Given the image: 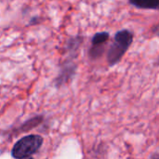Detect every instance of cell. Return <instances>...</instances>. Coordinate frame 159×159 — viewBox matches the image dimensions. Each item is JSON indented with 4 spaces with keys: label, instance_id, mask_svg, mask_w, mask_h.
I'll list each match as a JSON object with an SVG mask.
<instances>
[{
    "label": "cell",
    "instance_id": "obj_1",
    "mask_svg": "<svg viewBox=\"0 0 159 159\" xmlns=\"http://www.w3.org/2000/svg\"><path fill=\"white\" fill-rule=\"evenodd\" d=\"M133 34L129 30L124 29L116 32L114 42L107 50V62L110 67L116 65L123 58L133 42Z\"/></svg>",
    "mask_w": 159,
    "mask_h": 159
},
{
    "label": "cell",
    "instance_id": "obj_2",
    "mask_svg": "<svg viewBox=\"0 0 159 159\" xmlns=\"http://www.w3.org/2000/svg\"><path fill=\"white\" fill-rule=\"evenodd\" d=\"M43 144V138L39 135H29L19 140L11 150L12 157L22 159L32 157L38 152Z\"/></svg>",
    "mask_w": 159,
    "mask_h": 159
},
{
    "label": "cell",
    "instance_id": "obj_3",
    "mask_svg": "<svg viewBox=\"0 0 159 159\" xmlns=\"http://www.w3.org/2000/svg\"><path fill=\"white\" fill-rule=\"evenodd\" d=\"M129 2L137 8L143 9H159V0H129Z\"/></svg>",
    "mask_w": 159,
    "mask_h": 159
},
{
    "label": "cell",
    "instance_id": "obj_4",
    "mask_svg": "<svg viewBox=\"0 0 159 159\" xmlns=\"http://www.w3.org/2000/svg\"><path fill=\"white\" fill-rule=\"evenodd\" d=\"M109 33L107 32H100L93 35L91 40V46H98V45H105V43L109 39Z\"/></svg>",
    "mask_w": 159,
    "mask_h": 159
},
{
    "label": "cell",
    "instance_id": "obj_5",
    "mask_svg": "<svg viewBox=\"0 0 159 159\" xmlns=\"http://www.w3.org/2000/svg\"><path fill=\"white\" fill-rule=\"evenodd\" d=\"M105 51V45L91 46L89 50V56L91 60H97L102 56Z\"/></svg>",
    "mask_w": 159,
    "mask_h": 159
},
{
    "label": "cell",
    "instance_id": "obj_6",
    "mask_svg": "<svg viewBox=\"0 0 159 159\" xmlns=\"http://www.w3.org/2000/svg\"><path fill=\"white\" fill-rule=\"evenodd\" d=\"M152 32L156 36H159V22L157 23L153 28H152Z\"/></svg>",
    "mask_w": 159,
    "mask_h": 159
},
{
    "label": "cell",
    "instance_id": "obj_7",
    "mask_svg": "<svg viewBox=\"0 0 159 159\" xmlns=\"http://www.w3.org/2000/svg\"><path fill=\"white\" fill-rule=\"evenodd\" d=\"M150 159H159V154H153L152 156H151V157Z\"/></svg>",
    "mask_w": 159,
    "mask_h": 159
},
{
    "label": "cell",
    "instance_id": "obj_8",
    "mask_svg": "<svg viewBox=\"0 0 159 159\" xmlns=\"http://www.w3.org/2000/svg\"><path fill=\"white\" fill-rule=\"evenodd\" d=\"M22 159H34L32 157H25V158H22Z\"/></svg>",
    "mask_w": 159,
    "mask_h": 159
}]
</instances>
